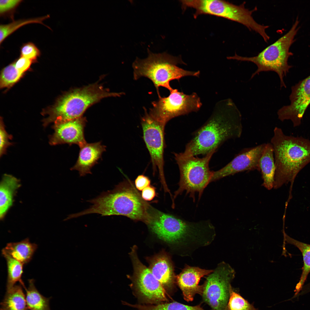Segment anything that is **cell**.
Wrapping results in <instances>:
<instances>
[{
  "instance_id": "cb8c5ba5",
  "label": "cell",
  "mask_w": 310,
  "mask_h": 310,
  "mask_svg": "<svg viewBox=\"0 0 310 310\" xmlns=\"http://www.w3.org/2000/svg\"><path fill=\"white\" fill-rule=\"evenodd\" d=\"M25 290L28 309L32 310H51L49 305L51 297H44L38 291L33 279L28 280V287Z\"/></svg>"
},
{
  "instance_id": "5bb4252c",
  "label": "cell",
  "mask_w": 310,
  "mask_h": 310,
  "mask_svg": "<svg viewBox=\"0 0 310 310\" xmlns=\"http://www.w3.org/2000/svg\"><path fill=\"white\" fill-rule=\"evenodd\" d=\"M266 144L241 150L224 166L213 171L210 183L243 171L255 170L260 171L259 161Z\"/></svg>"
},
{
  "instance_id": "d6986e66",
  "label": "cell",
  "mask_w": 310,
  "mask_h": 310,
  "mask_svg": "<svg viewBox=\"0 0 310 310\" xmlns=\"http://www.w3.org/2000/svg\"><path fill=\"white\" fill-rule=\"evenodd\" d=\"M20 186L18 179L8 174L3 175L0 185V217L3 218L12 205L16 191Z\"/></svg>"
},
{
  "instance_id": "e575fe53",
  "label": "cell",
  "mask_w": 310,
  "mask_h": 310,
  "mask_svg": "<svg viewBox=\"0 0 310 310\" xmlns=\"http://www.w3.org/2000/svg\"><path fill=\"white\" fill-rule=\"evenodd\" d=\"M156 196L155 188L150 185L144 188L142 190L141 194L143 199L146 201L152 200Z\"/></svg>"
},
{
  "instance_id": "30bf717a",
  "label": "cell",
  "mask_w": 310,
  "mask_h": 310,
  "mask_svg": "<svg viewBox=\"0 0 310 310\" xmlns=\"http://www.w3.org/2000/svg\"><path fill=\"white\" fill-rule=\"evenodd\" d=\"M235 274V270L228 264L222 261L208 275L203 284L201 295L212 310H224Z\"/></svg>"
},
{
  "instance_id": "7a4b0ae2",
  "label": "cell",
  "mask_w": 310,
  "mask_h": 310,
  "mask_svg": "<svg viewBox=\"0 0 310 310\" xmlns=\"http://www.w3.org/2000/svg\"><path fill=\"white\" fill-rule=\"evenodd\" d=\"M129 180L121 182L111 190L103 191L87 202L92 204L82 212L70 215L72 218L98 214L102 216L122 215L147 222L151 207L144 201Z\"/></svg>"
},
{
  "instance_id": "83f0119b",
  "label": "cell",
  "mask_w": 310,
  "mask_h": 310,
  "mask_svg": "<svg viewBox=\"0 0 310 310\" xmlns=\"http://www.w3.org/2000/svg\"><path fill=\"white\" fill-rule=\"evenodd\" d=\"M23 74L16 68L14 63L10 64L2 71L0 79V88L11 87L20 79Z\"/></svg>"
},
{
  "instance_id": "8fae6325",
  "label": "cell",
  "mask_w": 310,
  "mask_h": 310,
  "mask_svg": "<svg viewBox=\"0 0 310 310\" xmlns=\"http://www.w3.org/2000/svg\"><path fill=\"white\" fill-rule=\"evenodd\" d=\"M144 110V115L141 119L143 138L150 156L154 173L158 170L164 191L168 192L170 190L166 183L164 172L165 125L153 117L145 108Z\"/></svg>"
},
{
  "instance_id": "ffe728a7",
  "label": "cell",
  "mask_w": 310,
  "mask_h": 310,
  "mask_svg": "<svg viewBox=\"0 0 310 310\" xmlns=\"http://www.w3.org/2000/svg\"><path fill=\"white\" fill-rule=\"evenodd\" d=\"M262 185L268 190L274 187L276 167L273 150L270 143H266L259 161Z\"/></svg>"
},
{
  "instance_id": "7c38bea8",
  "label": "cell",
  "mask_w": 310,
  "mask_h": 310,
  "mask_svg": "<svg viewBox=\"0 0 310 310\" xmlns=\"http://www.w3.org/2000/svg\"><path fill=\"white\" fill-rule=\"evenodd\" d=\"M136 249V246H133L130 255L133 267V282L138 293L145 301L150 303H160L167 301L165 289L149 268L140 261Z\"/></svg>"
},
{
  "instance_id": "2e32d148",
  "label": "cell",
  "mask_w": 310,
  "mask_h": 310,
  "mask_svg": "<svg viewBox=\"0 0 310 310\" xmlns=\"http://www.w3.org/2000/svg\"><path fill=\"white\" fill-rule=\"evenodd\" d=\"M213 270L185 265L176 277V282L185 301H192L196 294L202 295L203 286L199 285L200 279L205 276L209 274Z\"/></svg>"
},
{
  "instance_id": "d6a6232c",
  "label": "cell",
  "mask_w": 310,
  "mask_h": 310,
  "mask_svg": "<svg viewBox=\"0 0 310 310\" xmlns=\"http://www.w3.org/2000/svg\"><path fill=\"white\" fill-rule=\"evenodd\" d=\"M32 62L30 60L20 56L14 63L16 68L20 72L24 73L30 68Z\"/></svg>"
},
{
  "instance_id": "6da1fadb",
  "label": "cell",
  "mask_w": 310,
  "mask_h": 310,
  "mask_svg": "<svg viewBox=\"0 0 310 310\" xmlns=\"http://www.w3.org/2000/svg\"><path fill=\"white\" fill-rule=\"evenodd\" d=\"M241 113L230 98L217 102L207 121L193 133L184 155L205 156L229 140L239 138L243 131Z\"/></svg>"
},
{
  "instance_id": "d4e9b609",
  "label": "cell",
  "mask_w": 310,
  "mask_h": 310,
  "mask_svg": "<svg viewBox=\"0 0 310 310\" xmlns=\"http://www.w3.org/2000/svg\"><path fill=\"white\" fill-rule=\"evenodd\" d=\"M2 253L6 260L7 266L6 290L11 288L18 282H19L25 289L26 288L22 279L24 265L7 254Z\"/></svg>"
},
{
  "instance_id": "1f68e13d",
  "label": "cell",
  "mask_w": 310,
  "mask_h": 310,
  "mask_svg": "<svg viewBox=\"0 0 310 310\" xmlns=\"http://www.w3.org/2000/svg\"><path fill=\"white\" fill-rule=\"evenodd\" d=\"M0 155H2L5 153L6 149L9 146L12 145V144L9 141V140H11L12 136L9 135L6 131L4 125L2 120L1 119L0 125Z\"/></svg>"
},
{
  "instance_id": "e0dca14e",
  "label": "cell",
  "mask_w": 310,
  "mask_h": 310,
  "mask_svg": "<svg viewBox=\"0 0 310 310\" xmlns=\"http://www.w3.org/2000/svg\"><path fill=\"white\" fill-rule=\"evenodd\" d=\"M149 261V269L154 277L165 290H171L176 282V276L169 256L162 253L152 257Z\"/></svg>"
},
{
  "instance_id": "4dcf8cb0",
  "label": "cell",
  "mask_w": 310,
  "mask_h": 310,
  "mask_svg": "<svg viewBox=\"0 0 310 310\" xmlns=\"http://www.w3.org/2000/svg\"><path fill=\"white\" fill-rule=\"evenodd\" d=\"M20 56L28 59L32 62L36 61L41 55L39 49L31 42L23 44L20 48Z\"/></svg>"
},
{
  "instance_id": "52a82bcc",
  "label": "cell",
  "mask_w": 310,
  "mask_h": 310,
  "mask_svg": "<svg viewBox=\"0 0 310 310\" xmlns=\"http://www.w3.org/2000/svg\"><path fill=\"white\" fill-rule=\"evenodd\" d=\"M299 24L297 18L287 33L255 56L243 57L235 53L233 56L227 57V59L250 62L255 64L257 69L252 74L251 79L262 72L274 71L279 77L280 87H286L284 77L292 67L288 62L289 57L292 55L289 48L294 41V37L299 29Z\"/></svg>"
},
{
  "instance_id": "ba28073f",
  "label": "cell",
  "mask_w": 310,
  "mask_h": 310,
  "mask_svg": "<svg viewBox=\"0 0 310 310\" xmlns=\"http://www.w3.org/2000/svg\"><path fill=\"white\" fill-rule=\"evenodd\" d=\"M216 152L212 151L202 158L185 155L182 152L174 153L180 177L179 188L174 192V201L184 191L194 202L196 193H198L200 199L204 189L210 183L213 171L210 169L209 162Z\"/></svg>"
},
{
  "instance_id": "277c9868",
  "label": "cell",
  "mask_w": 310,
  "mask_h": 310,
  "mask_svg": "<svg viewBox=\"0 0 310 310\" xmlns=\"http://www.w3.org/2000/svg\"><path fill=\"white\" fill-rule=\"evenodd\" d=\"M146 224L160 239L174 245L179 255L187 254L201 242L204 234L202 223L187 221L151 207Z\"/></svg>"
},
{
  "instance_id": "d590c367",
  "label": "cell",
  "mask_w": 310,
  "mask_h": 310,
  "mask_svg": "<svg viewBox=\"0 0 310 310\" xmlns=\"http://www.w3.org/2000/svg\"><path fill=\"white\" fill-rule=\"evenodd\" d=\"M27 310H31V309H27Z\"/></svg>"
},
{
  "instance_id": "603a6c76",
  "label": "cell",
  "mask_w": 310,
  "mask_h": 310,
  "mask_svg": "<svg viewBox=\"0 0 310 310\" xmlns=\"http://www.w3.org/2000/svg\"><path fill=\"white\" fill-rule=\"evenodd\" d=\"M22 286L15 285L6 291L1 303L0 310H27L28 309L26 297Z\"/></svg>"
},
{
  "instance_id": "484cf974",
  "label": "cell",
  "mask_w": 310,
  "mask_h": 310,
  "mask_svg": "<svg viewBox=\"0 0 310 310\" xmlns=\"http://www.w3.org/2000/svg\"><path fill=\"white\" fill-rule=\"evenodd\" d=\"M50 17L49 15L36 18L23 19L13 21L6 24L0 26V44L14 32L20 27L32 23H38L44 25L50 29L51 28L44 24L43 21Z\"/></svg>"
},
{
  "instance_id": "ac0fdd59",
  "label": "cell",
  "mask_w": 310,
  "mask_h": 310,
  "mask_svg": "<svg viewBox=\"0 0 310 310\" xmlns=\"http://www.w3.org/2000/svg\"><path fill=\"white\" fill-rule=\"evenodd\" d=\"M106 146L101 142L88 143L80 147L78 157L75 164L71 170H77L80 177L88 174H92L91 170L101 157L102 153L106 150Z\"/></svg>"
},
{
  "instance_id": "4fadbf2b",
  "label": "cell",
  "mask_w": 310,
  "mask_h": 310,
  "mask_svg": "<svg viewBox=\"0 0 310 310\" xmlns=\"http://www.w3.org/2000/svg\"><path fill=\"white\" fill-rule=\"evenodd\" d=\"M290 103L278 110V118L283 122L290 120L294 127L300 126L304 113L310 104V75L291 88Z\"/></svg>"
},
{
  "instance_id": "7402d4cb",
  "label": "cell",
  "mask_w": 310,
  "mask_h": 310,
  "mask_svg": "<svg viewBox=\"0 0 310 310\" xmlns=\"http://www.w3.org/2000/svg\"><path fill=\"white\" fill-rule=\"evenodd\" d=\"M283 249H285V242L297 247L301 252L303 257V265L299 280L296 286L294 296L297 295L303 286L310 272V245L294 239L285 233L284 235Z\"/></svg>"
},
{
  "instance_id": "8992f818",
  "label": "cell",
  "mask_w": 310,
  "mask_h": 310,
  "mask_svg": "<svg viewBox=\"0 0 310 310\" xmlns=\"http://www.w3.org/2000/svg\"><path fill=\"white\" fill-rule=\"evenodd\" d=\"M123 94L110 92L97 84L72 90L61 97L47 112L49 116L43 120V126L46 127L56 121L81 117L88 107L101 99L108 97L119 96Z\"/></svg>"
},
{
  "instance_id": "f546056e",
  "label": "cell",
  "mask_w": 310,
  "mask_h": 310,
  "mask_svg": "<svg viewBox=\"0 0 310 310\" xmlns=\"http://www.w3.org/2000/svg\"><path fill=\"white\" fill-rule=\"evenodd\" d=\"M23 1L22 0H1L0 16L7 17L13 20L14 14L17 8Z\"/></svg>"
},
{
  "instance_id": "4316f807",
  "label": "cell",
  "mask_w": 310,
  "mask_h": 310,
  "mask_svg": "<svg viewBox=\"0 0 310 310\" xmlns=\"http://www.w3.org/2000/svg\"><path fill=\"white\" fill-rule=\"evenodd\" d=\"M136 309V310H205L200 305L191 306L177 302L152 305L138 304Z\"/></svg>"
},
{
  "instance_id": "836d02e7",
  "label": "cell",
  "mask_w": 310,
  "mask_h": 310,
  "mask_svg": "<svg viewBox=\"0 0 310 310\" xmlns=\"http://www.w3.org/2000/svg\"><path fill=\"white\" fill-rule=\"evenodd\" d=\"M150 183L151 181L149 178L143 175L138 176L135 181L136 188L140 191L150 185Z\"/></svg>"
},
{
  "instance_id": "9a60e30c",
  "label": "cell",
  "mask_w": 310,
  "mask_h": 310,
  "mask_svg": "<svg viewBox=\"0 0 310 310\" xmlns=\"http://www.w3.org/2000/svg\"><path fill=\"white\" fill-rule=\"evenodd\" d=\"M86 119L82 117L62 121H56L53 126L54 132L49 137L51 145L67 144L81 147L87 142L84 135Z\"/></svg>"
},
{
  "instance_id": "3957f363",
  "label": "cell",
  "mask_w": 310,
  "mask_h": 310,
  "mask_svg": "<svg viewBox=\"0 0 310 310\" xmlns=\"http://www.w3.org/2000/svg\"><path fill=\"white\" fill-rule=\"evenodd\" d=\"M270 143L276 167L273 188L278 189L290 182L291 192L297 175L310 163V140L302 136L286 135L276 127Z\"/></svg>"
},
{
  "instance_id": "44dd1931",
  "label": "cell",
  "mask_w": 310,
  "mask_h": 310,
  "mask_svg": "<svg viewBox=\"0 0 310 310\" xmlns=\"http://www.w3.org/2000/svg\"><path fill=\"white\" fill-rule=\"evenodd\" d=\"M37 247L36 244L30 243L29 239L26 238L20 242L7 243L2 252L24 265L31 259Z\"/></svg>"
},
{
  "instance_id": "9c48e42d",
  "label": "cell",
  "mask_w": 310,
  "mask_h": 310,
  "mask_svg": "<svg viewBox=\"0 0 310 310\" xmlns=\"http://www.w3.org/2000/svg\"><path fill=\"white\" fill-rule=\"evenodd\" d=\"M166 97L158 96L152 102L149 114L155 119L166 125L170 120L179 116L198 111L202 104L195 92L187 94L173 89Z\"/></svg>"
},
{
  "instance_id": "5b68a950",
  "label": "cell",
  "mask_w": 310,
  "mask_h": 310,
  "mask_svg": "<svg viewBox=\"0 0 310 310\" xmlns=\"http://www.w3.org/2000/svg\"><path fill=\"white\" fill-rule=\"evenodd\" d=\"M179 64H185L180 57L165 53L156 54L149 52L147 58L142 59L137 58L133 62V79L137 80L142 77L149 79L153 83L159 96L160 87L170 92L173 89L170 84L171 81L179 80L185 76H199L200 71L184 69L177 66Z\"/></svg>"
},
{
  "instance_id": "f1b7e54d",
  "label": "cell",
  "mask_w": 310,
  "mask_h": 310,
  "mask_svg": "<svg viewBox=\"0 0 310 310\" xmlns=\"http://www.w3.org/2000/svg\"><path fill=\"white\" fill-rule=\"evenodd\" d=\"M224 310H259L255 308L232 288L229 300Z\"/></svg>"
}]
</instances>
